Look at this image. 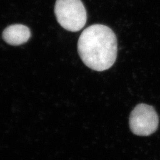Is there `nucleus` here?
Listing matches in <instances>:
<instances>
[{"instance_id":"obj_4","label":"nucleus","mask_w":160,"mask_h":160,"mask_svg":"<svg viewBox=\"0 0 160 160\" xmlns=\"http://www.w3.org/2000/svg\"><path fill=\"white\" fill-rule=\"evenodd\" d=\"M2 36L7 43L12 46H18L29 40L31 33L27 26L16 24L9 26L4 29Z\"/></svg>"},{"instance_id":"obj_3","label":"nucleus","mask_w":160,"mask_h":160,"mask_svg":"<svg viewBox=\"0 0 160 160\" xmlns=\"http://www.w3.org/2000/svg\"><path fill=\"white\" fill-rule=\"evenodd\" d=\"M132 132L138 136H148L157 129L158 116L154 108L141 103L132 111L129 118Z\"/></svg>"},{"instance_id":"obj_1","label":"nucleus","mask_w":160,"mask_h":160,"mask_svg":"<svg viewBox=\"0 0 160 160\" xmlns=\"http://www.w3.org/2000/svg\"><path fill=\"white\" fill-rule=\"evenodd\" d=\"M78 52L87 67L96 71L107 70L113 66L117 58L116 34L105 25H92L80 35Z\"/></svg>"},{"instance_id":"obj_2","label":"nucleus","mask_w":160,"mask_h":160,"mask_svg":"<svg viewBox=\"0 0 160 160\" xmlns=\"http://www.w3.org/2000/svg\"><path fill=\"white\" fill-rule=\"evenodd\" d=\"M55 14L63 29L72 32L84 28L87 19L86 8L81 0H57Z\"/></svg>"}]
</instances>
